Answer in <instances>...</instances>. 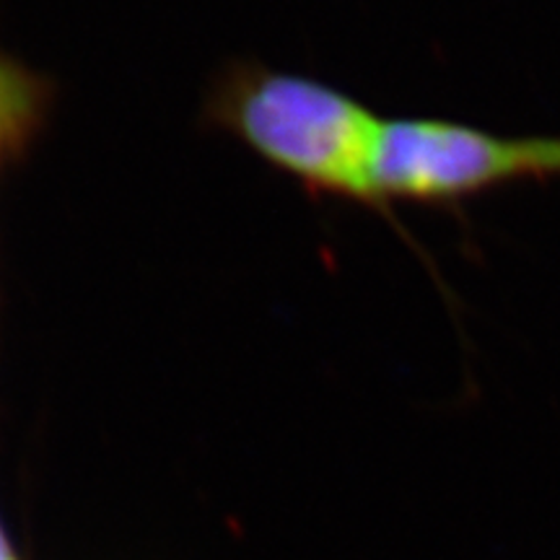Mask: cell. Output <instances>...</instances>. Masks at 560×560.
Here are the masks:
<instances>
[{"label":"cell","instance_id":"6da1fadb","mask_svg":"<svg viewBox=\"0 0 560 560\" xmlns=\"http://www.w3.org/2000/svg\"><path fill=\"white\" fill-rule=\"evenodd\" d=\"M560 177V136H501L465 122H382L374 198L459 202L520 179Z\"/></svg>","mask_w":560,"mask_h":560},{"label":"cell","instance_id":"7a4b0ae2","mask_svg":"<svg viewBox=\"0 0 560 560\" xmlns=\"http://www.w3.org/2000/svg\"><path fill=\"white\" fill-rule=\"evenodd\" d=\"M236 122L265 156L299 177L376 200L371 164L382 122L359 102L319 83L270 75L244 91Z\"/></svg>","mask_w":560,"mask_h":560},{"label":"cell","instance_id":"3957f363","mask_svg":"<svg viewBox=\"0 0 560 560\" xmlns=\"http://www.w3.org/2000/svg\"><path fill=\"white\" fill-rule=\"evenodd\" d=\"M0 83H9L3 79V70H0ZM3 130H5V94H3V86H0V138H3Z\"/></svg>","mask_w":560,"mask_h":560},{"label":"cell","instance_id":"277c9868","mask_svg":"<svg viewBox=\"0 0 560 560\" xmlns=\"http://www.w3.org/2000/svg\"><path fill=\"white\" fill-rule=\"evenodd\" d=\"M0 560H13V556L9 552V545H5L3 535H0Z\"/></svg>","mask_w":560,"mask_h":560}]
</instances>
